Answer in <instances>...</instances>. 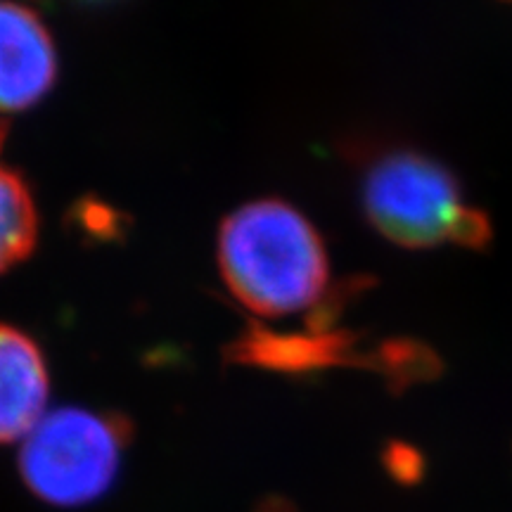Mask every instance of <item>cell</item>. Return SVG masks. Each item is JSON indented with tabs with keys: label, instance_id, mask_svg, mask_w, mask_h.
<instances>
[{
	"label": "cell",
	"instance_id": "7a4b0ae2",
	"mask_svg": "<svg viewBox=\"0 0 512 512\" xmlns=\"http://www.w3.org/2000/svg\"><path fill=\"white\" fill-rule=\"evenodd\" d=\"M363 207L387 238L406 247L453 240L479 247L491 226L484 211L463 200L458 178L425 152L392 150L363 178Z\"/></svg>",
	"mask_w": 512,
	"mask_h": 512
},
{
	"label": "cell",
	"instance_id": "52a82bcc",
	"mask_svg": "<svg viewBox=\"0 0 512 512\" xmlns=\"http://www.w3.org/2000/svg\"><path fill=\"white\" fill-rule=\"evenodd\" d=\"M38 209L27 181L0 164V273L10 271L34 252Z\"/></svg>",
	"mask_w": 512,
	"mask_h": 512
},
{
	"label": "cell",
	"instance_id": "277c9868",
	"mask_svg": "<svg viewBox=\"0 0 512 512\" xmlns=\"http://www.w3.org/2000/svg\"><path fill=\"white\" fill-rule=\"evenodd\" d=\"M57 79V50L41 15L0 3V114L36 105Z\"/></svg>",
	"mask_w": 512,
	"mask_h": 512
},
{
	"label": "cell",
	"instance_id": "6da1fadb",
	"mask_svg": "<svg viewBox=\"0 0 512 512\" xmlns=\"http://www.w3.org/2000/svg\"><path fill=\"white\" fill-rule=\"evenodd\" d=\"M216 254L228 290L259 316L309 309L328 287V252L316 226L275 197L230 211Z\"/></svg>",
	"mask_w": 512,
	"mask_h": 512
},
{
	"label": "cell",
	"instance_id": "3957f363",
	"mask_svg": "<svg viewBox=\"0 0 512 512\" xmlns=\"http://www.w3.org/2000/svg\"><path fill=\"white\" fill-rule=\"evenodd\" d=\"M128 437L131 425L121 415L57 408L24 437L19 472L43 501L62 508L91 503L112 486Z\"/></svg>",
	"mask_w": 512,
	"mask_h": 512
},
{
	"label": "cell",
	"instance_id": "8992f818",
	"mask_svg": "<svg viewBox=\"0 0 512 512\" xmlns=\"http://www.w3.org/2000/svg\"><path fill=\"white\" fill-rule=\"evenodd\" d=\"M351 337L344 332H313V335H275L268 330H249L235 344V356L245 363H259L278 370H311L347 361Z\"/></svg>",
	"mask_w": 512,
	"mask_h": 512
},
{
	"label": "cell",
	"instance_id": "5b68a950",
	"mask_svg": "<svg viewBox=\"0 0 512 512\" xmlns=\"http://www.w3.org/2000/svg\"><path fill=\"white\" fill-rule=\"evenodd\" d=\"M48 368L27 332L0 323V444L24 439L46 415Z\"/></svg>",
	"mask_w": 512,
	"mask_h": 512
}]
</instances>
